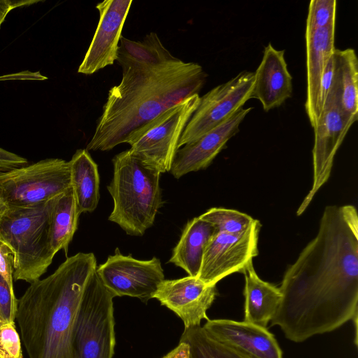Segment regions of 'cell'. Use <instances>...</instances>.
<instances>
[{
    "label": "cell",
    "mask_w": 358,
    "mask_h": 358,
    "mask_svg": "<svg viewBox=\"0 0 358 358\" xmlns=\"http://www.w3.org/2000/svg\"><path fill=\"white\" fill-rule=\"evenodd\" d=\"M132 0H105L96 8L99 21L78 72L91 75L117 59L122 30Z\"/></svg>",
    "instance_id": "13"
},
{
    "label": "cell",
    "mask_w": 358,
    "mask_h": 358,
    "mask_svg": "<svg viewBox=\"0 0 358 358\" xmlns=\"http://www.w3.org/2000/svg\"><path fill=\"white\" fill-rule=\"evenodd\" d=\"M21 338L14 322L0 320V358H22Z\"/></svg>",
    "instance_id": "28"
},
{
    "label": "cell",
    "mask_w": 358,
    "mask_h": 358,
    "mask_svg": "<svg viewBox=\"0 0 358 358\" xmlns=\"http://www.w3.org/2000/svg\"><path fill=\"white\" fill-rule=\"evenodd\" d=\"M96 269L86 284L73 326L72 358H113L115 353V296Z\"/></svg>",
    "instance_id": "6"
},
{
    "label": "cell",
    "mask_w": 358,
    "mask_h": 358,
    "mask_svg": "<svg viewBox=\"0 0 358 358\" xmlns=\"http://www.w3.org/2000/svg\"><path fill=\"white\" fill-rule=\"evenodd\" d=\"M254 83L255 72L244 71L200 97L179 140L178 148L195 141L243 107L251 99Z\"/></svg>",
    "instance_id": "10"
},
{
    "label": "cell",
    "mask_w": 358,
    "mask_h": 358,
    "mask_svg": "<svg viewBox=\"0 0 358 358\" xmlns=\"http://www.w3.org/2000/svg\"><path fill=\"white\" fill-rule=\"evenodd\" d=\"M80 213L72 187L58 195L54 201L50 224V243L54 255L64 250L66 254L77 229Z\"/></svg>",
    "instance_id": "23"
},
{
    "label": "cell",
    "mask_w": 358,
    "mask_h": 358,
    "mask_svg": "<svg viewBox=\"0 0 358 358\" xmlns=\"http://www.w3.org/2000/svg\"><path fill=\"white\" fill-rule=\"evenodd\" d=\"M92 252H78L17 299L15 320L28 358H72L71 339L86 284L96 268Z\"/></svg>",
    "instance_id": "3"
},
{
    "label": "cell",
    "mask_w": 358,
    "mask_h": 358,
    "mask_svg": "<svg viewBox=\"0 0 358 358\" xmlns=\"http://www.w3.org/2000/svg\"><path fill=\"white\" fill-rule=\"evenodd\" d=\"M113 175L108 191L113 200L108 220L130 236H143L163 204L161 173L127 150L113 158Z\"/></svg>",
    "instance_id": "4"
},
{
    "label": "cell",
    "mask_w": 358,
    "mask_h": 358,
    "mask_svg": "<svg viewBox=\"0 0 358 358\" xmlns=\"http://www.w3.org/2000/svg\"><path fill=\"white\" fill-rule=\"evenodd\" d=\"M201 220L213 224L217 232L230 234L245 231L254 219L240 211L224 208H212L199 216Z\"/></svg>",
    "instance_id": "26"
},
{
    "label": "cell",
    "mask_w": 358,
    "mask_h": 358,
    "mask_svg": "<svg viewBox=\"0 0 358 358\" xmlns=\"http://www.w3.org/2000/svg\"><path fill=\"white\" fill-rule=\"evenodd\" d=\"M217 292L216 285H207L196 277L164 280L153 298L162 306L176 314L185 329L201 326L202 320H209L207 310L213 304Z\"/></svg>",
    "instance_id": "14"
},
{
    "label": "cell",
    "mask_w": 358,
    "mask_h": 358,
    "mask_svg": "<svg viewBox=\"0 0 358 358\" xmlns=\"http://www.w3.org/2000/svg\"><path fill=\"white\" fill-rule=\"evenodd\" d=\"M71 187L69 162L51 158L0 173V196L8 207L34 206Z\"/></svg>",
    "instance_id": "7"
},
{
    "label": "cell",
    "mask_w": 358,
    "mask_h": 358,
    "mask_svg": "<svg viewBox=\"0 0 358 358\" xmlns=\"http://www.w3.org/2000/svg\"><path fill=\"white\" fill-rule=\"evenodd\" d=\"M56 197L34 206L8 207L0 215V239L14 252L15 280L31 284L40 279L52 264L55 255L49 234Z\"/></svg>",
    "instance_id": "5"
},
{
    "label": "cell",
    "mask_w": 358,
    "mask_h": 358,
    "mask_svg": "<svg viewBox=\"0 0 358 358\" xmlns=\"http://www.w3.org/2000/svg\"><path fill=\"white\" fill-rule=\"evenodd\" d=\"M180 341L189 344L190 358H254L216 339L201 326L185 329Z\"/></svg>",
    "instance_id": "24"
},
{
    "label": "cell",
    "mask_w": 358,
    "mask_h": 358,
    "mask_svg": "<svg viewBox=\"0 0 358 358\" xmlns=\"http://www.w3.org/2000/svg\"><path fill=\"white\" fill-rule=\"evenodd\" d=\"M292 94V77L287 69L285 50L268 43L255 72L251 99H257L264 111L280 106Z\"/></svg>",
    "instance_id": "18"
},
{
    "label": "cell",
    "mask_w": 358,
    "mask_h": 358,
    "mask_svg": "<svg viewBox=\"0 0 358 358\" xmlns=\"http://www.w3.org/2000/svg\"><path fill=\"white\" fill-rule=\"evenodd\" d=\"M162 358H190V349L189 344L180 341L179 344Z\"/></svg>",
    "instance_id": "34"
},
{
    "label": "cell",
    "mask_w": 358,
    "mask_h": 358,
    "mask_svg": "<svg viewBox=\"0 0 358 358\" xmlns=\"http://www.w3.org/2000/svg\"><path fill=\"white\" fill-rule=\"evenodd\" d=\"M14 272V252L0 239V275L12 287Z\"/></svg>",
    "instance_id": "30"
},
{
    "label": "cell",
    "mask_w": 358,
    "mask_h": 358,
    "mask_svg": "<svg viewBox=\"0 0 358 358\" xmlns=\"http://www.w3.org/2000/svg\"><path fill=\"white\" fill-rule=\"evenodd\" d=\"M333 83L343 112L358 119V60L352 48L335 49Z\"/></svg>",
    "instance_id": "22"
},
{
    "label": "cell",
    "mask_w": 358,
    "mask_h": 358,
    "mask_svg": "<svg viewBox=\"0 0 358 358\" xmlns=\"http://www.w3.org/2000/svg\"><path fill=\"white\" fill-rule=\"evenodd\" d=\"M17 299L10 286L0 275V320L14 322L17 311Z\"/></svg>",
    "instance_id": "29"
},
{
    "label": "cell",
    "mask_w": 358,
    "mask_h": 358,
    "mask_svg": "<svg viewBox=\"0 0 358 358\" xmlns=\"http://www.w3.org/2000/svg\"><path fill=\"white\" fill-rule=\"evenodd\" d=\"M27 164V159L0 148V173L7 172Z\"/></svg>",
    "instance_id": "31"
},
{
    "label": "cell",
    "mask_w": 358,
    "mask_h": 358,
    "mask_svg": "<svg viewBox=\"0 0 358 358\" xmlns=\"http://www.w3.org/2000/svg\"><path fill=\"white\" fill-rule=\"evenodd\" d=\"M252 108H240L229 119L194 142L184 145L175 155L170 172L180 178L190 172L206 169L239 131V125Z\"/></svg>",
    "instance_id": "15"
},
{
    "label": "cell",
    "mask_w": 358,
    "mask_h": 358,
    "mask_svg": "<svg viewBox=\"0 0 358 358\" xmlns=\"http://www.w3.org/2000/svg\"><path fill=\"white\" fill-rule=\"evenodd\" d=\"M244 322L266 327L275 313L282 299L279 287L262 280L253 263L243 273Z\"/></svg>",
    "instance_id": "19"
},
{
    "label": "cell",
    "mask_w": 358,
    "mask_h": 358,
    "mask_svg": "<svg viewBox=\"0 0 358 358\" xmlns=\"http://www.w3.org/2000/svg\"><path fill=\"white\" fill-rule=\"evenodd\" d=\"M96 270L115 297L127 296L144 303L153 299L158 286L165 279L159 259L154 257L140 260L122 255L117 248Z\"/></svg>",
    "instance_id": "12"
},
{
    "label": "cell",
    "mask_w": 358,
    "mask_h": 358,
    "mask_svg": "<svg viewBox=\"0 0 358 358\" xmlns=\"http://www.w3.org/2000/svg\"><path fill=\"white\" fill-rule=\"evenodd\" d=\"M261 227L259 221L254 219L242 233L230 234L217 231L205 248L197 278L207 285H216L232 273H243L259 254Z\"/></svg>",
    "instance_id": "11"
},
{
    "label": "cell",
    "mask_w": 358,
    "mask_h": 358,
    "mask_svg": "<svg viewBox=\"0 0 358 358\" xmlns=\"http://www.w3.org/2000/svg\"><path fill=\"white\" fill-rule=\"evenodd\" d=\"M333 77H334V61H333V55L328 61L327 66L325 67L324 71L323 73V76L321 81V101L322 107L325 99L329 94L330 89L331 87V85L333 83Z\"/></svg>",
    "instance_id": "33"
},
{
    "label": "cell",
    "mask_w": 358,
    "mask_h": 358,
    "mask_svg": "<svg viewBox=\"0 0 358 358\" xmlns=\"http://www.w3.org/2000/svg\"><path fill=\"white\" fill-rule=\"evenodd\" d=\"M41 0H0V28L8 13L18 7L31 6Z\"/></svg>",
    "instance_id": "32"
},
{
    "label": "cell",
    "mask_w": 358,
    "mask_h": 358,
    "mask_svg": "<svg viewBox=\"0 0 358 358\" xmlns=\"http://www.w3.org/2000/svg\"><path fill=\"white\" fill-rule=\"evenodd\" d=\"M272 317L285 337L303 342L358 313V215L353 205L327 206L315 237L286 269Z\"/></svg>",
    "instance_id": "1"
},
{
    "label": "cell",
    "mask_w": 358,
    "mask_h": 358,
    "mask_svg": "<svg viewBox=\"0 0 358 358\" xmlns=\"http://www.w3.org/2000/svg\"><path fill=\"white\" fill-rule=\"evenodd\" d=\"M306 99L305 110L314 129L322 110L321 81L334 50L335 26L306 31Z\"/></svg>",
    "instance_id": "17"
},
{
    "label": "cell",
    "mask_w": 358,
    "mask_h": 358,
    "mask_svg": "<svg viewBox=\"0 0 358 358\" xmlns=\"http://www.w3.org/2000/svg\"><path fill=\"white\" fill-rule=\"evenodd\" d=\"M216 232L210 223L199 217L193 218L185 225L169 262L185 270L188 275L197 278L205 248Z\"/></svg>",
    "instance_id": "20"
},
{
    "label": "cell",
    "mask_w": 358,
    "mask_h": 358,
    "mask_svg": "<svg viewBox=\"0 0 358 358\" xmlns=\"http://www.w3.org/2000/svg\"><path fill=\"white\" fill-rule=\"evenodd\" d=\"M203 327L216 339L254 358H282L277 340L266 327L227 319H209Z\"/></svg>",
    "instance_id": "16"
},
{
    "label": "cell",
    "mask_w": 358,
    "mask_h": 358,
    "mask_svg": "<svg viewBox=\"0 0 358 358\" xmlns=\"http://www.w3.org/2000/svg\"><path fill=\"white\" fill-rule=\"evenodd\" d=\"M336 0H311L308 6L306 31L335 26Z\"/></svg>",
    "instance_id": "27"
},
{
    "label": "cell",
    "mask_w": 358,
    "mask_h": 358,
    "mask_svg": "<svg viewBox=\"0 0 358 358\" xmlns=\"http://www.w3.org/2000/svg\"><path fill=\"white\" fill-rule=\"evenodd\" d=\"M199 100L194 94L164 112L129 144L131 152L161 173L170 171L179 140Z\"/></svg>",
    "instance_id": "8"
},
{
    "label": "cell",
    "mask_w": 358,
    "mask_h": 358,
    "mask_svg": "<svg viewBox=\"0 0 358 358\" xmlns=\"http://www.w3.org/2000/svg\"><path fill=\"white\" fill-rule=\"evenodd\" d=\"M8 208L7 205L0 196V215Z\"/></svg>",
    "instance_id": "35"
},
{
    "label": "cell",
    "mask_w": 358,
    "mask_h": 358,
    "mask_svg": "<svg viewBox=\"0 0 358 358\" xmlns=\"http://www.w3.org/2000/svg\"><path fill=\"white\" fill-rule=\"evenodd\" d=\"M120 83L108 92L87 150L107 151L133 142L166 110L199 94L208 75L194 62L145 64L120 57Z\"/></svg>",
    "instance_id": "2"
},
{
    "label": "cell",
    "mask_w": 358,
    "mask_h": 358,
    "mask_svg": "<svg viewBox=\"0 0 358 358\" xmlns=\"http://www.w3.org/2000/svg\"><path fill=\"white\" fill-rule=\"evenodd\" d=\"M69 163L78 211L80 215L93 212L100 197L97 164L86 149L77 150Z\"/></svg>",
    "instance_id": "21"
},
{
    "label": "cell",
    "mask_w": 358,
    "mask_h": 358,
    "mask_svg": "<svg viewBox=\"0 0 358 358\" xmlns=\"http://www.w3.org/2000/svg\"><path fill=\"white\" fill-rule=\"evenodd\" d=\"M120 41L117 57L145 64H159L178 59L165 48L155 32L147 34L141 41L123 36Z\"/></svg>",
    "instance_id": "25"
},
{
    "label": "cell",
    "mask_w": 358,
    "mask_h": 358,
    "mask_svg": "<svg viewBox=\"0 0 358 358\" xmlns=\"http://www.w3.org/2000/svg\"><path fill=\"white\" fill-rule=\"evenodd\" d=\"M356 121L343 112L336 91L331 85L317 125L313 129L315 138L312 150V186L300 204L296 215H301L306 210L316 193L328 180L336 152Z\"/></svg>",
    "instance_id": "9"
}]
</instances>
